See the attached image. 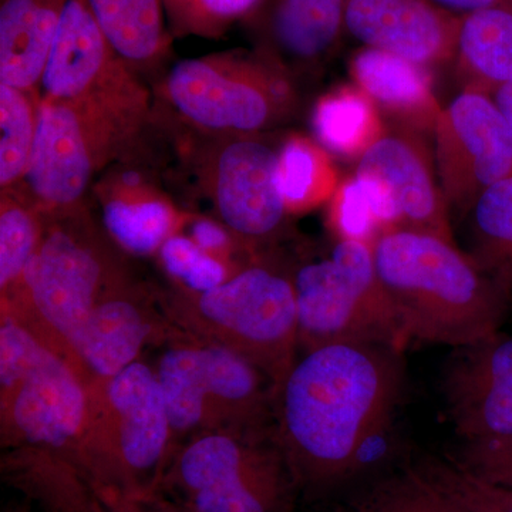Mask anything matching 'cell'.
<instances>
[{
	"mask_svg": "<svg viewBox=\"0 0 512 512\" xmlns=\"http://www.w3.org/2000/svg\"><path fill=\"white\" fill-rule=\"evenodd\" d=\"M289 70L264 49L175 63L165 93L194 126L231 136H255L288 119L296 92Z\"/></svg>",
	"mask_w": 512,
	"mask_h": 512,
	"instance_id": "10",
	"label": "cell"
},
{
	"mask_svg": "<svg viewBox=\"0 0 512 512\" xmlns=\"http://www.w3.org/2000/svg\"><path fill=\"white\" fill-rule=\"evenodd\" d=\"M396 211L382 183L355 171L340 181L329 201V227L336 239L372 245L384 231L396 228Z\"/></svg>",
	"mask_w": 512,
	"mask_h": 512,
	"instance_id": "29",
	"label": "cell"
},
{
	"mask_svg": "<svg viewBox=\"0 0 512 512\" xmlns=\"http://www.w3.org/2000/svg\"><path fill=\"white\" fill-rule=\"evenodd\" d=\"M349 74L389 126L433 136L443 106L437 99L429 67L360 47L350 57Z\"/></svg>",
	"mask_w": 512,
	"mask_h": 512,
	"instance_id": "19",
	"label": "cell"
},
{
	"mask_svg": "<svg viewBox=\"0 0 512 512\" xmlns=\"http://www.w3.org/2000/svg\"><path fill=\"white\" fill-rule=\"evenodd\" d=\"M126 190L113 194L103 207L104 227L121 248L131 254L160 251L173 237L177 214L164 198L141 191L131 181Z\"/></svg>",
	"mask_w": 512,
	"mask_h": 512,
	"instance_id": "27",
	"label": "cell"
},
{
	"mask_svg": "<svg viewBox=\"0 0 512 512\" xmlns=\"http://www.w3.org/2000/svg\"><path fill=\"white\" fill-rule=\"evenodd\" d=\"M448 413L464 444L512 436V336L498 332L451 356L443 375Z\"/></svg>",
	"mask_w": 512,
	"mask_h": 512,
	"instance_id": "14",
	"label": "cell"
},
{
	"mask_svg": "<svg viewBox=\"0 0 512 512\" xmlns=\"http://www.w3.org/2000/svg\"><path fill=\"white\" fill-rule=\"evenodd\" d=\"M254 25L264 32L261 49L286 69L315 67L345 33V0H269Z\"/></svg>",
	"mask_w": 512,
	"mask_h": 512,
	"instance_id": "20",
	"label": "cell"
},
{
	"mask_svg": "<svg viewBox=\"0 0 512 512\" xmlns=\"http://www.w3.org/2000/svg\"><path fill=\"white\" fill-rule=\"evenodd\" d=\"M67 0H2L0 83L35 92L42 82Z\"/></svg>",
	"mask_w": 512,
	"mask_h": 512,
	"instance_id": "21",
	"label": "cell"
},
{
	"mask_svg": "<svg viewBox=\"0 0 512 512\" xmlns=\"http://www.w3.org/2000/svg\"><path fill=\"white\" fill-rule=\"evenodd\" d=\"M89 413L90 383L73 356L2 309V446L49 451L77 464Z\"/></svg>",
	"mask_w": 512,
	"mask_h": 512,
	"instance_id": "4",
	"label": "cell"
},
{
	"mask_svg": "<svg viewBox=\"0 0 512 512\" xmlns=\"http://www.w3.org/2000/svg\"><path fill=\"white\" fill-rule=\"evenodd\" d=\"M296 490L271 433L218 430L180 443L156 491L190 512H291Z\"/></svg>",
	"mask_w": 512,
	"mask_h": 512,
	"instance_id": "7",
	"label": "cell"
},
{
	"mask_svg": "<svg viewBox=\"0 0 512 512\" xmlns=\"http://www.w3.org/2000/svg\"><path fill=\"white\" fill-rule=\"evenodd\" d=\"M165 271L185 286V291L207 292L228 281L227 265L202 251L191 238L173 235L160 248Z\"/></svg>",
	"mask_w": 512,
	"mask_h": 512,
	"instance_id": "35",
	"label": "cell"
},
{
	"mask_svg": "<svg viewBox=\"0 0 512 512\" xmlns=\"http://www.w3.org/2000/svg\"><path fill=\"white\" fill-rule=\"evenodd\" d=\"M467 218L468 254L512 305V175L488 188Z\"/></svg>",
	"mask_w": 512,
	"mask_h": 512,
	"instance_id": "26",
	"label": "cell"
},
{
	"mask_svg": "<svg viewBox=\"0 0 512 512\" xmlns=\"http://www.w3.org/2000/svg\"><path fill=\"white\" fill-rule=\"evenodd\" d=\"M402 350L330 343L306 350L276 394V444L298 488L326 493L362 470L402 389Z\"/></svg>",
	"mask_w": 512,
	"mask_h": 512,
	"instance_id": "1",
	"label": "cell"
},
{
	"mask_svg": "<svg viewBox=\"0 0 512 512\" xmlns=\"http://www.w3.org/2000/svg\"><path fill=\"white\" fill-rule=\"evenodd\" d=\"M311 124L313 137L330 156L357 163L389 130L376 104L355 83L322 94Z\"/></svg>",
	"mask_w": 512,
	"mask_h": 512,
	"instance_id": "23",
	"label": "cell"
},
{
	"mask_svg": "<svg viewBox=\"0 0 512 512\" xmlns=\"http://www.w3.org/2000/svg\"><path fill=\"white\" fill-rule=\"evenodd\" d=\"M2 473L43 512H106L89 476L72 461L49 451L9 450L2 460Z\"/></svg>",
	"mask_w": 512,
	"mask_h": 512,
	"instance_id": "22",
	"label": "cell"
},
{
	"mask_svg": "<svg viewBox=\"0 0 512 512\" xmlns=\"http://www.w3.org/2000/svg\"><path fill=\"white\" fill-rule=\"evenodd\" d=\"M147 107L146 89L130 67L82 99L40 100L35 147L23 180L35 207L73 211L97 171L136 136Z\"/></svg>",
	"mask_w": 512,
	"mask_h": 512,
	"instance_id": "3",
	"label": "cell"
},
{
	"mask_svg": "<svg viewBox=\"0 0 512 512\" xmlns=\"http://www.w3.org/2000/svg\"><path fill=\"white\" fill-rule=\"evenodd\" d=\"M40 96L0 83V185L25 180L39 124Z\"/></svg>",
	"mask_w": 512,
	"mask_h": 512,
	"instance_id": "30",
	"label": "cell"
},
{
	"mask_svg": "<svg viewBox=\"0 0 512 512\" xmlns=\"http://www.w3.org/2000/svg\"><path fill=\"white\" fill-rule=\"evenodd\" d=\"M293 284L299 345L306 350L342 342L406 346L377 275L372 245L338 239L328 258L302 265Z\"/></svg>",
	"mask_w": 512,
	"mask_h": 512,
	"instance_id": "11",
	"label": "cell"
},
{
	"mask_svg": "<svg viewBox=\"0 0 512 512\" xmlns=\"http://www.w3.org/2000/svg\"><path fill=\"white\" fill-rule=\"evenodd\" d=\"M110 45L130 66L156 63L167 53L171 33L163 0H87Z\"/></svg>",
	"mask_w": 512,
	"mask_h": 512,
	"instance_id": "25",
	"label": "cell"
},
{
	"mask_svg": "<svg viewBox=\"0 0 512 512\" xmlns=\"http://www.w3.org/2000/svg\"><path fill=\"white\" fill-rule=\"evenodd\" d=\"M128 67L101 30L87 0H67L40 89L43 100L82 99Z\"/></svg>",
	"mask_w": 512,
	"mask_h": 512,
	"instance_id": "18",
	"label": "cell"
},
{
	"mask_svg": "<svg viewBox=\"0 0 512 512\" xmlns=\"http://www.w3.org/2000/svg\"><path fill=\"white\" fill-rule=\"evenodd\" d=\"M90 478V477H89ZM92 480V478H90ZM93 481V480H92ZM106 512H190L158 491L127 493L96 484Z\"/></svg>",
	"mask_w": 512,
	"mask_h": 512,
	"instance_id": "37",
	"label": "cell"
},
{
	"mask_svg": "<svg viewBox=\"0 0 512 512\" xmlns=\"http://www.w3.org/2000/svg\"><path fill=\"white\" fill-rule=\"evenodd\" d=\"M356 171L382 183L396 211L394 229L429 232L454 241L450 208L427 136L389 126L387 133L360 158Z\"/></svg>",
	"mask_w": 512,
	"mask_h": 512,
	"instance_id": "16",
	"label": "cell"
},
{
	"mask_svg": "<svg viewBox=\"0 0 512 512\" xmlns=\"http://www.w3.org/2000/svg\"><path fill=\"white\" fill-rule=\"evenodd\" d=\"M416 468L467 512H512V487L474 476L456 460L426 458Z\"/></svg>",
	"mask_w": 512,
	"mask_h": 512,
	"instance_id": "34",
	"label": "cell"
},
{
	"mask_svg": "<svg viewBox=\"0 0 512 512\" xmlns=\"http://www.w3.org/2000/svg\"><path fill=\"white\" fill-rule=\"evenodd\" d=\"M178 444L156 369L134 362L90 383L79 463L94 483L127 493L156 491Z\"/></svg>",
	"mask_w": 512,
	"mask_h": 512,
	"instance_id": "6",
	"label": "cell"
},
{
	"mask_svg": "<svg viewBox=\"0 0 512 512\" xmlns=\"http://www.w3.org/2000/svg\"><path fill=\"white\" fill-rule=\"evenodd\" d=\"M461 20L429 0H345V32L362 47L429 69L456 60Z\"/></svg>",
	"mask_w": 512,
	"mask_h": 512,
	"instance_id": "17",
	"label": "cell"
},
{
	"mask_svg": "<svg viewBox=\"0 0 512 512\" xmlns=\"http://www.w3.org/2000/svg\"><path fill=\"white\" fill-rule=\"evenodd\" d=\"M269 0H163L171 36H224L239 22L254 23Z\"/></svg>",
	"mask_w": 512,
	"mask_h": 512,
	"instance_id": "32",
	"label": "cell"
},
{
	"mask_svg": "<svg viewBox=\"0 0 512 512\" xmlns=\"http://www.w3.org/2000/svg\"><path fill=\"white\" fill-rule=\"evenodd\" d=\"M45 227L35 205L12 194L2 195L0 207V292L2 302L19 291Z\"/></svg>",
	"mask_w": 512,
	"mask_h": 512,
	"instance_id": "31",
	"label": "cell"
},
{
	"mask_svg": "<svg viewBox=\"0 0 512 512\" xmlns=\"http://www.w3.org/2000/svg\"><path fill=\"white\" fill-rule=\"evenodd\" d=\"M434 157L450 212L467 218L488 188L512 175V128L490 94L463 87L441 110Z\"/></svg>",
	"mask_w": 512,
	"mask_h": 512,
	"instance_id": "12",
	"label": "cell"
},
{
	"mask_svg": "<svg viewBox=\"0 0 512 512\" xmlns=\"http://www.w3.org/2000/svg\"><path fill=\"white\" fill-rule=\"evenodd\" d=\"M454 63L463 87L490 93L512 83V0L463 16Z\"/></svg>",
	"mask_w": 512,
	"mask_h": 512,
	"instance_id": "24",
	"label": "cell"
},
{
	"mask_svg": "<svg viewBox=\"0 0 512 512\" xmlns=\"http://www.w3.org/2000/svg\"><path fill=\"white\" fill-rule=\"evenodd\" d=\"M429 2L447 12L454 13V15L467 16L470 13L480 12V10L504 5L511 0H429Z\"/></svg>",
	"mask_w": 512,
	"mask_h": 512,
	"instance_id": "39",
	"label": "cell"
},
{
	"mask_svg": "<svg viewBox=\"0 0 512 512\" xmlns=\"http://www.w3.org/2000/svg\"><path fill=\"white\" fill-rule=\"evenodd\" d=\"M488 94L493 97L494 103L497 104L498 109L504 114L512 128V83L494 87Z\"/></svg>",
	"mask_w": 512,
	"mask_h": 512,
	"instance_id": "40",
	"label": "cell"
},
{
	"mask_svg": "<svg viewBox=\"0 0 512 512\" xmlns=\"http://www.w3.org/2000/svg\"><path fill=\"white\" fill-rule=\"evenodd\" d=\"M279 153V184L289 215L329 202L342 178L332 156L315 138H286Z\"/></svg>",
	"mask_w": 512,
	"mask_h": 512,
	"instance_id": "28",
	"label": "cell"
},
{
	"mask_svg": "<svg viewBox=\"0 0 512 512\" xmlns=\"http://www.w3.org/2000/svg\"><path fill=\"white\" fill-rule=\"evenodd\" d=\"M212 197L221 220L248 244L279 237L289 212L279 184V153L254 136H238L218 151Z\"/></svg>",
	"mask_w": 512,
	"mask_h": 512,
	"instance_id": "13",
	"label": "cell"
},
{
	"mask_svg": "<svg viewBox=\"0 0 512 512\" xmlns=\"http://www.w3.org/2000/svg\"><path fill=\"white\" fill-rule=\"evenodd\" d=\"M356 512H467L417 468L376 484Z\"/></svg>",
	"mask_w": 512,
	"mask_h": 512,
	"instance_id": "33",
	"label": "cell"
},
{
	"mask_svg": "<svg viewBox=\"0 0 512 512\" xmlns=\"http://www.w3.org/2000/svg\"><path fill=\"white\" fill-rule=\"evenodd\" d=\"M154 369L178 446L208 431L268 433L278 389L244 356L187 338L165 350Z\"/></svg>",
	"mask_w": 512,
	"mask_h": 512,
	"instance_id": "8",
	"label": "cell"
},
{
	"mask_svg": "<svg viewBox=\"0 0 512 512\" xmlns=\"http://www.w3.org/2000/svg\"><path fill=\"white\" fill-rule=\"evenodd\" d=\"M460 466L490 483L512 487V436L464 444Z\"/></svg>",
	"mask_w": 512,
	"mask_h": 512,
	"instance_id": "36",
	"label": "cell"
},
{
	"mask_svg": "<svg viewBox=\"0 0 512 512\" xmlns=\"http://www.w3.org/2000/svg\"><path fill=\"white\" fill-rule=\"evenodd\" d=\"M126 282L96 232L86 222L66 217L45 227L19 291L2 302V309L69 352L73 333Z\"/></svg>",
	"mask_w": 512,
	"mask_h": 512,
	"instance_id": "9",
	"label": "cell"
},
{
	"mask_svg": "<svg viewBox=\"0 0 512 512\" xmlns=\"http://www.w3.org/2000/svg\"><path fill=\"white\" fill-rule=\"evenodd\" d=\"M191 234L192 241L207 254L220 259L227 255L231 239L221 225L208 220H198L192 225Z\"/></svg>",
	"mask_w": 512,
	"mask_h": 512,
	"instance_id": "38",
	"label": "cell"
},
{
	"mask_svg": "<svg viewBox=\"0 0 512 512\" xmlns=\"http://www.w3.org/2000/svg\"><path fill=\"white\" fill-rule=\"evenodd\" d=\"M372 249L377 275L407 342L461 348L500 332L511 303L456 241L389 229Z\"/></svg>",
	"mask_w": 512,
	"mask_h": 512,
	"instance_id": "2",
	"label": "cell"
},
{
	"mask_svg": "<svg viewBox=\"0 0 512 512\" xmlns=\"http://www.w3.org/2000/svg\"><path fill=\"white\" fill-rule=\"evenodd\" d=\"M168 319L190 339L244 356L279 390L299 345L293 276L268 264L249 265L207 292L175 293Z\"/></svg>",
	"mask_w": 512,
	"mask_h": 512,
	"instance_id": "5",
	"label": "cell"
},
{
	"mask_svg": "<svg viewBox=\"0 0 512 512\" xmlns=\"http://www.w3.org/2000/svg\"><path fill=\"white\" fill-rule=\"evenodd\" d=\"M154 308L150 296L126 282L107 295L67 342L89 383L119 375L137 362L148 343L187 339Z\"/></svg>",
	"mask_w": 512,
	"mask_h": 512,
	"instance_id": "15",
	"label": "cell"
}]
</instances>
